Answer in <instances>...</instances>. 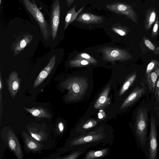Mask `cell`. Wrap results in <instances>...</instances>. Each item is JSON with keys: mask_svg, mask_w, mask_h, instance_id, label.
Wrapping results in <instances>:
<instances>
[{"mask_svg": "<svg viewBox=\"0 0 159 159\" xmlns=\"http://www.w3.org/2000/svg\"><path fill=\"white\" fill-rule=\"evenodd\" d=\"M31 136L39 142L44 141L46 137V134L42 130L34 127H29L27 129Z\"/></svg>", "mask_w": 159, "mask_h": 159, "instance_id": "ffe728a7", "label": "cell"}, {"mask_svg": "<svg viewBox=\"0 0 159 159\" xmlns=\"http://www.w3.org/2000/svg\"><path fill=\"white\" fill-rule=\"evenodd\" d=\"M60 5L59 0H55L53 3L51 13L52 37L54 40L56 36L60 21Z\"/></svg>", "mask_w": 159, "mask_h": 159, "instance_id": "9c48e42d", "label": "cell"}, {"mask_svg": "<svg viewBox=\"0 0 159 159\" xmlns=\"http://www.w3.org/2000/svg\"><path fill=\"white\" fill-rule=\"evenodd\" d=\"M157 73L158 76H159V67L157 70Z\"/></svg>", "mask_w": 159, "mask_h": 159, "instance_id": "74e56055", "label": "cell"}, {"mask_svg": "<svg viewBox=\"0 0 159 159\" xmlns=\"http://www.w3.org/2000/svg\"><path fill=\"white\" fill-rule=\"evenodd\" d=\"M107 149H103L96 151H90L87 153L84 159H92L102 157L107 154Z\"/></svg>", "mask_w": 159, "mask_h": 159, "instance_id": "7402d4cb", "label": "cell"}, {"mask_svg": "<svg viewBox=\"0 0 159 159\" xmlns=\"http://www.w3.org/2000/svg\"><path fill=\"white\" fill-rule=\"evenodd\" d=\"M74 0H66V4L68 7H70L73 3Z\"/></svg>", "mask_w": 159, "mask_h": 159, "instance_id": "d590c367", "label": "cell"}, {"mask_svg": "<svg viewBox=\"0 0 159 159\" xmlns=\"http://www.w3.org/2000/svg\"><path fill=\"white\" fill-rule=\"evenodd\" d=\"M98 118L100 119H103L106 117V113L102 110L100 111L98 114Z\"/></svg>", "mask_w": 159, "mask_h": 159, "instance_id": "836d02e7", "label": "cell"}, {"mask_svg": "<svg viewBox=\"0 0 159 159\" xmlns=\"http://www.w3.org/2000/svg\"><path fill=\"white\" fill-rule=\"evenodd\" d=\"M61 85L62 88L68 91L65 97V101L71 102L81 99L87 91L88 83L85 77L76 76L68 78L62 82Z\"/></svg>", "mask_w": 159, "mask_h": 159, "instance_id": "7a4b0ae2", "label": "cell"}, {"mask_svg": "<svg viewBox=\"0 0 159 159\" xmlns=\"http://www.w3.org/2000/svg\"><path fill=\"white\" fill-rule=\"evenodd\" d=\"M157 78L158 79L157 80L155 85L154 92L157 91V90L159 89V76H158V77Z\"/></svg>", "mask_w": 159, "mask_h": 159, "instance_id": "e575fe53", "label": "cell"}, {"mask_svg": "<svg viewBox=\"0 0 159 159\" xmlns=\"http://www.w3.org/2000/svg\"><path fill=\"white\" fill-rule=\"evenodd\" d=\"M156 13L155 12H152L150 16L149 22L148 26V28H149L151 25V24L154 21L156 18Z\"/></svg>", "mask_w": 159, "mask_h": 159, "instance_id": "4dcf8cb0", "label": "cell"}, {"mask_svg": "<svg viewBox=\"0 0 159 159\" xmlns=\"http://www.w3.org/2000/svg\"><path fill=\"white\" fill-rule=\"evenodd\" d=\"M158 28V25L157 23L156 22V23L154 25L153 27L152 32V37H153L155 36L157 34Z\"/></svg>", "mask_w": 159, "mask_h": 159, "instance_id": "1f68e13d", "label": "cell"}, {"mask_svg": "<svg viewBox=\"0 0 159 159\" xmlns=\"http://www.w3.org/2000/svg\"><path fill=\"white\" fill-rule=\"evenodd\" d=\"M143 40L146 46L150 50L156 55L159 54V47L155 45L147 38H144Z\"/></svg>", "mask_w": 159, "mask_h": 159, "instance_id": "484cf974", "label": "cell"}, {"mask_svg": "<svg viewBox=\"0 0 159 159\" xmlns=\"http://www.w3.org/2000/svg\"><path fill=\"white\" fill-rule=\"evenodd\" d=\"M74 59H80L89 61L91 63L94 64L97 63V61L95 59L92 57L89 54L82 53L77 54Z\"/></svg>", "mask_w": 159, "mask_h": 159, "instance_id": "4316f807", "label": "cell"}, {"mask_svg": "<svg viewBox=\"0 0 159 159\" xmlns=\"http://www.w3.org/2000/svg\"><path fill=\"white\" fill-rule=\"evenodd\" d=\"M148 97L139 103L135 109L134 117V129L137 142L147 157H148V136L149 113Z\"/></svg>", "mask_w": 159, "mask_h": 159, "instance_id": "6da1fadb", "label": "cell"}, {"mask_svg": "<svg viewBox=\"0 0 159 159\" xmlns=\"http://www.w3.org/2000/svg\"><path fill=\"white\" fill-rule=\"evenodd\" d=\"M0 72V90L3 88L2 82L1 74Z\"/></svg>", "mask_w": 159, "mask_h": 159, "instance_id": "8d00e7d4", "label": "cell"}, {"mask_svg": "<svg viewBox=\"0 0 159 159\" xmlns=\"http://www.w3.org/2000/svg\"><path fill=\"white\" fill-rule=\"evenodd\" d=\"M76 4L71 8L66 13L65 18L64 30H65L69 24L75 20L79 14L84 8V7H82L78 11H76L75 8Z\"/></svg>", "mask_w": 159, "mask_h": 159, "instance_id": "d6986e66", "label": "cell"}, {"mask_svg": "<svg viewBox=\"0 0 159 159\" xmlns=\"http://www.w3.org/2000/svg\"><path fill=\"white\" fill-rule=\"evenodd\" d=\"M149 122L150 131L148 137V157L149 159H157V125L154 118L150 116Z\"/></svg>", "mask_w": 159, "mask_h": 159, "instance_id": "8992f818", "label": "cell"}, {"mask_svg": "<svg viewBox=\"0 0 159 159\" xmlns=\"http://www.w3.org/2000/svg\"><path fill=\"white\" fill-rule=\"evenodd\" d=\"M7 82L9 93L11 98L14 99L20 89V79L16 71H13L11 73Z\"/></svg>", "mask_w": 159, "mask_h": 159, "instance_id": "7c38bea8", "label": "cell"}, {"mask_svg": "<svg viewBox=\"0 0 159 159\" xmlns=\"http://www.w3.org/2000/svg\"><path fill=\"white\" fill-rule=\"evenodd\" d=\"M159 67V62L157 61L152 60L148 64L146 69V74H148L155 70Z\"/></svg>", "mask_w": 159, "mask_h": 159, "instance_id": "d4e9b609", "label": "cell"}, {"mask_svg": "<svg viewBox=\"0 0 159 159\" xmlns=\"http://www.w3.org/2000/svg\"><path fill=\"white\" fill-rule=\"evenodd\" d=\"M97 124L96 120L93 119H91L87 120L84 125L81 127L82 130H85L94 127Z\"/></svg>", "mask_w": 159, "mask_h": 159, "instance_id": "83f0119b", "label": "cell"}, {"mask_svg": "<svg viewBox=\"0 0 159 159\" xmlns=\"http://www.w3.org/2000/svg\"><path fill=\"white\" fill-rule=\"evenodd\" d=\"M57 128L58 131L61 134L62 133L64 129V123L62 122H59L57 125Z\"/></svg>", "mask_w": 159, "mask_h": 159, "instance_id": "d6a6232c", "label": "cell"}, {"mask_svg": "<svg viewBox=\"0 0 159 159\" xmlns=\"http://www.w3.org/2000/svg\"><path fill=\"white\" fill-rule=\"evenodd\" d=\"M151 94L149 99V113L155 119L159 129V89Z\"/></svg>", "mask_w": 159, "mask_h": 159, "instance_id": "30bf717a", "label": "cell"}, {"mask_svg": "<svg viewBox=\"0 0 159 159\" xmlns=\"http://www.w3.org/2000/svg\"><path fill=\"white\" fill-rule=\"evenodd\" d=\"M147 89L145 87H136L124 101L120 107V110L127 109L139 102L145 95Z\"/></svg>", "mask_w": 159, "mask_h": 159, "instance_id": "52a82bcc", "label": "cell"}, {"mask_svg": "<svg viewBox=\"0 0 159 159\" xmlns=\"http://www.w3.org/2000/svg\"><path fill=\"white\" fill-rule=\"evenodd\" d=\"M56 59L55 55L51 57L48 65L40 72L35 80L33 84L34 89L40 84L50 74L55 66Z\"/></svg>", "mask_w": 159, "mask_h": 159, "instance_id": "8fae6325", "label": "cell"}, {"mask_svg": "<svg viewBox=\"0 0 159 159\" xmlns=\"http://www.w3.org/2000/svg\"><path fill=\"white\" fill-rule=\"evenodd\" d=\"M110 89V84H108L94 105V107L95 109H100L103 108L109 104L110 98L108 97Z\"/></svg>", "mask_w": 159, "mask_h": 159, "instance_id": "e0dca14e", "label": "cell"}, {"mask_svg": "<svg viewBox=\"0 0 159 159\" xmlns=\"http://www.w3.org/2000/svg\"><path fill=\"white\" fill-rule=\"evenodd\" d=\"M33 36L25 35L18 40L12 46L13 55L16 56L20 52L32 41Z\"/></svg>", "mask_w": 159, "mask_h": 159, "instance_id": "2e32d148", "label": "cell"}, {"mask_svg": "<svg viewBox=\"0 0 159 159\" xmlns=\"http://www.w3.org/2000/svg\"><path fill=\"white\" fill-rule=\"evenodd\" d=\"M24 109L33 116L40 118H50L51 116L46 109L41 106L31 108L24 107Z\"/></svg>", "mask_w": 159, "mask_h": 159, "instance_id": "ac0fdd59", "label": "cell"}, {"mask_svg": "<svg viewBox=\"0 0 159 159\" xmlns=\"http://www.w3.org/2000/svg\"><path fill=\"white\" fill-rule=\"evenodd\" d=\"M103 59L107 61H123L130 59L131 55L125 50L116 48L105 47L100 51Z\"/></svg>", "mask_w": 159, "mask_h": 159, "instance_id": "5b68a950", "label": "cell"}, {"mask_svg": "<svg viewBox=\"0 0 159 159\" xmlns=\"http://www.w3.org/2000/svg\"><path fill=\"white\" fill-rule=\"evenodd\" d=\"M2 139L17 159L23 158V153L17 138L13 130L9 126L4 127L1 132Z\"/></svg>", "mask_w": 159, "mask_h": 159, "instance_id": "3957f363", "label": "cell"}, {"mask_svg": "<svg viewBox=\"0 0 159 159\" xmlns=\"http://www.w3.org/2000/svg\"><path fill=\"white\" fill-rule=\"evenodd\" d=\"M81 152L80 151L76 152L74 153L62 157L58 158V159H75L80 154Z\"/></svg>", "mask_w": 159, "mask_h": 159, "instance_id": "f546056e", "label": "cell"}, {"mask_svg": "<svg viewBox=\"0 0 159 159\" xmlns=\"http://www.w3.org/2000/svg\"><path fill=\"white\" fill-rule=\"evenodd\" d=\"M24 5L38 23L43 38L48 39L50 35L48 27L43 16L34 2L30 0H23Z\"/></svg>", "mask_w": 159, "mask_h": 159, "instance_id": "277c9868", "label": "cell"}, {"mask_svg": "<svg viewBox=\"0 0 159 159\" xmlns=\"http://www.w3.org/2000/svg\"><path fill=\"white\" fill-rule=\"evenodd\" d=\"M22 135L25 148L28 152L34 153L40 151L43 145L30 136L24 131Z\"/></svg>", "mask_w": 159, "mask_h": 159, "instance_id": "4fadbf2b", "label": "cell"}, {"mask_svg": "<svg viewBox=\"0 0 159 159\" xmlns=\"http://www.w3.org/2000/svg\"><path fill=\"white\" fill-rule=\"evenodd\" d=\"M106 8L110 11L118 14H121L130 17V7L128 5L121 2H117L107 4Z\"/></svg>", "mask_w": 159, "mask_h": 159, "instance_id": "9a60e30c", "label": "cell"}, {"mask_svg": "<svg viewBox=\"0 0 159 159\" xmlns=\"http://www.w3.org/2000/svg\"><path fill=\"white\" fill-rule=\"evenodd\" d=\"M1 0H0V4H1Z\"/></svg>", "mask_w": 159, "mask_h": 159, "instance_id": "f35d334b", "label": "cell"}, {"mask_svg": "<svg viewBox=\"0 0 159 159\" xmlns=\"http://www.w3.org/2000/svg\"><path fill=\"white\" fill-rule=\"evenodd\" d=\"M104 20V18L101 16L89 13H83L78 16L76 20L85 24H100L102 23Z\"/></svg>", "mask_w": 159, "mask_h": 159, "instance_id": "5bb4252c", "label": "cell"}, {"mask_svg": "<svg viewBox=\"0 0 159 159\" xmlns=\"http://www.w3.org/2000/svg\"><path fill=\"white\" fill-rule=\"evenodd\" d=\"M105 137V134L100 130L98 129L86 135L81 136L72 140L70 143L71 146L82 144L89 142L99 141Z\"/></svg>", "mask_w": 159, "mask_h": 159, "instance_id": "ba28073f", "label": "cell"}, {"mask_svg": "<svg viewBox=\"0 0 159 159\" xmlns=\"http://www.w3.org/2000/svg\"><path fill=\"white\" fill-rule=\"evenodd\" d=\"M136 76V73H134L129 77L122 87L119 93V96L123 95L128 89L134 81Z\"/></svg>", "mask_w": 159, "mask_h": 159, "instance_id": "603a6c76", "label": "cell"}, {"mask_svg": "<svg viewBox=\"0 0 159 159\" xmlns=\"http://www.w3.org/2000/svg\"><path fill=\"white\" fill-rule=\"evenodd\" d=\"M158 77L157 70L147 75V80L148 88L149 92L151 94L153 93L154 92L155 85Z\"/></svg>", "mask_w": 159, "mask_h": 159, "instance_id": "44dd1931", "label": "cell"}, {"mask_svg": "<svg viewBox=\"0 0 159 159\" xmlns=\"http://www.w3.org/2000/svg\"><path fill=\"white\" fill-rule=\"evenodd\" d=\"M90 63L91 62L87 61L78 59H74L70 60L69 62V64L71 67L85 66Z\"/></svg>", "mask_w": 159, "mask_h": 159, "instance_id": "cb8c5ba5", "label": "cell"}, {"mask_svg": "<svg viewBox=\"0 0 159 159\" xmlns=\"http://www.w3.org/2000/svg\"><path fill=\"white\" fill-rule=\"evenodd\" d=\"M111 29L116 33L121 36H124L126 34V32L125 30L119 25L112 27Z\"/></svg>", "mask_w": 159, "mask_h": 159, "instance_id": "f1b7e54d", "label": "cell"}]
</instances>
